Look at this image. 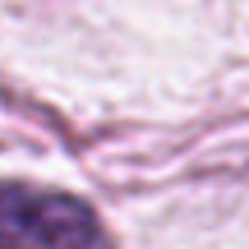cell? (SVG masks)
<instances>
[{
    "mask_svg": "<svg viewBox=\"0 0 249 249\" xmlns=\"http://www.w3.org/2000/svg\"><path fill=\"white\" fill-rule=\"evenodd\" d=\"M0 235L9 249H88L107 245V226L92 213V203L55 189H33L9 180L0 194Z\"/></svg>",
    "mask_w": 249,
    "mask_h": 249,
    "instance_id": "cell-1",
    "label": "cell"
}]
</instances>
